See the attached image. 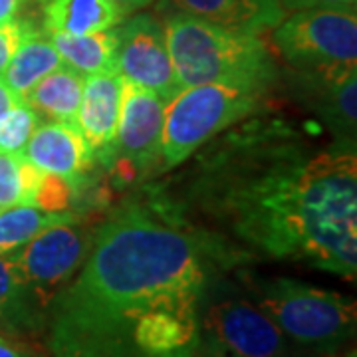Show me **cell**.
<instances>
[{
  "mask_svg": "<svg viewBox=\"0 0 357 357\" xmlns=\"http://www.w3.org/2000/svg\"><path fill=\"white\" fill-rule=\"evenodd\" d=\"M165 208L215 260L266 256L356 280V147L318 149L284 121H252L201 155Z\"/></svg>",
  "mask_w": 357,
  "mask_h": 357,
  "instance_id": "6da1fadb",
  "label": "cell"
},
{
  "mask_svg": "<svg viewBox=\"0 0 357 357\" xmlns=\"http://www.w3.org/2000/svg\"><path fill=\"white\" fill-rule=\"evenodd\" d=\"M213 262L165 206L115 211L93 230L84 266L52 302L50 354L195 357Z\"/></svg>",
  "mask_w": 357,
  "mask_h": 357,
  "instance_id": "7a4b0ae2",
  "label": "cell"
},
{
  "mask_svg": "<svg viewBox=\"0 0 357 357\" xmlns=\"http://www.w3.org/2000/svg\"><path fill=\"white\" fill-rule=\"evenodd\" d=\"M276 77H232L183 88L167 102L161 169L185 163L204 143L252 115Z\"/></svg>",
  "mask_w": 357,
  "mask_h": 357,
  "instance_id": "3957f363",
  "label": "cell"
},
{
  "mask_svg": "<svg viewBox=\"0 0 357 357\" xmlns=\"http://www.w3.org/2000/svg\"><path fill=\"white\" fill-rule=\"evenodd\" d=\"M163 28L181 89L232 77L278 74L258 34L230 30L183 13L169 14Z\"/></svg>",
  "mask_w": 357,
  "mask_h": 357,
  "instance_id": "277c9868",
  "label": "cell"
},
{
  "mask_svg": "<svg viewBox=\"0 0 357 357\" xmlns=\"http://www.w3.org/2000/svg\"><path fill=\"white\" fill-rule=\"evenodd\" d=\"M248 298L286 340L319 354H333L356 333L354 298L294 278H248Z\"/></svg>",
  "mask_w": 357,
  "mask_h": 357,
  "instance_id": "5b68a950",
  "label": "cell"
},
{
  "mask_svg": "<svg viewBox=\"0 0 357 357\" xmlns=\"http://www.w3.org/2000/svg\"><path fill=\"white\" fill-rule=\"evenodd\" d=\"M274 44L292 70L357 66V8H304L274 26Z\"/></svg>",
  "mask_w": 357,
  "mask_h": 357,
  "instance_id": "8992f818",
  "label": "cell"
},
{
  "mask_svg": "<svg viewBox=\"0 0 357 357\" xmlns=\"http://www.w3.org/2000/svg\"><path fill=\"white\" fill-rule=\"evenodd\" d=\"M201 347L211 357H286L288 342L250 298L206 290L201 310Z\"/></svg>",
  "mask_w": 357,
  "mask_h": 357,
  "instance_id": "52a82bcc",
  "label": "cell"
},
{
  "mask_svg": "<svg viewBox=\"0 0 357 357\" xmlns=\"http://www.w3.org/2000/svg\"><path fill=\"white\" fill-rule=\"evenodd\" d=\"M93 244V230L77 220L54 225L22 248L10 252L16 270L40 306L50 312L52 302L76 278Z\"/></svg>",
  "mask_w": 357,
  "mask_h": 357,
  "instance_id": "ba28073f",
  "label": "cell"
},
{
  "mask_svg": "<svg viewBox=\"0 0 357 357\" xmlns=\"http://www.w3.org/2000/svg\"><path fill=\"white\" fill-rule=\"evenodd\" d=\"M115 72L126 82L147 88L167 102L175 98L181 86L167 48L165 28L151 14H135L117 26Z\"/></svg>",
  "mask_w": 357,
  "mask_h": 357,
  "instance_id": "9c48e42d",
  "label": "cell"
},
{
  "mask_svg": "<svg viewBox=\"0 0 357 357\" xmlns=\"http://www.w3.org/2000/svg\"><path fill=\"white\" fill-rule=\"evenodd\" d=\"M296 93L332 133L333 143L356 147L357 66L294 70Z\"/></svg>",
  "mask_w": 357,
  "mask_h": 357,
  "instance_id": "30bf717a",
  "label": "cell"
},
{
  "mask_svg": "<svg viewBox=\"0 0 357 357\" xmlns=\"http://www.w3.org/2000/svg\"><path fill=\"white\" fill-rule=\"evenodd\" d=\"M165 112V98L123 79L114 163L121 159L141 173L161 163Z\"/></svg>",
  "mask_w": 357,
  "mask_h": 357,
  "instance_id": "8fae6325",
  "label": "cell"
},
{
  "mask_svg": "<svg viewBox=\"0 0 357 357\" xmlns=\"http://www.w3.org/2000/svg\"><path fill=\"white\" fill-rule=\"evenodd\" d=\"M121 89L123 77L117 72L86 76L77 107V129L89 145L93 159L103 165H112L115 159Z\"/></svg>",
  "mask_w": 357,
  "mask_h": 357,
  "instance_id": "7c38bea8",
  "label": "cell"
},
{
  "mask_svg": "<svg viewBox=\"0 0 357 357\" xmlns=\"http://www.w3.org/2000/svg\"><path fill=\"white\" fill-rule=\"evenodd\" d=\"M22 157L42 173L62 177L72 185L79 183L82 175L96 163L77 126L62 121H42L26 143Z\"/></svg>",
  "mask_w": 357,
  "mask_h": 357,
  "instance_id": "4fadbf2b",
  "label": "cell"
},
{
  "mask_svg": "<svg viewBox=\"0 0 357 357\" xmlns=\"http://www.w3.org/2000/svg\"><path fill=\"white\" fill-rule=\"evenodd\" d=\"M171 13H183L230 30L258 34L286 16L278 0H161Z\"/></svg>",
  "mask_w": 357,
  "mask_h": 357,
  "instance_id": "5bb4252c",
  "label": "cell"
},
{
  "mask_svg": "<svg viewBox=\"0 0 357 357\" xmlns=\"http://www.w3.org/2000/svg\"><path fill=\"white\" fill-rule=\"evenodd\" d=\"M46 34L84 36L119 26L128 14L112 0H38Z\"/></svg>",
  "mask_w": 357,
  "mask_h": 357,
  "instance_id": "9a60e30c",
  "label": "cell"
},
{
  "mask_svg": "<svg viewBox=\"0 0 357 357\" xmlns=\"http://www.w3.org/2000/svg\"><path fill=\"white\" fill-rule=\"evenodd\" d=\"M48 310L26 288L13 256L0 255V330L13 335H32L46 330Z\"/></svg>",
  "mask_w": 357,
  "mask_h": 357,
  "instance_id": "2e32d148",
  "label": "cell"
},
{
  "mask_svg": "<svg viewBox=\"0 0 357 357\" xmlns=\"http://www.w3.org/2000/svg\"><path fill=\"white\" fill-rule=\"evenodd\" d=\"M62 66L64 62L56 46L52 44L50 36L32 24L24 38L20 40L18 48L0 77L22 100L42 77H46Z\"/></svg>",
  "mask_w": 357,
  "mask_h": 357,
  "instance_id": "e0dca14e",
  "label": "cell"
},
{
  "mask_svg": "<svg viewBox=\"0 0 357 357\" xmlns=\"http://www.w3.org/2000/svg\"><path fill=\"white\" fill-rule=\"evenodd\" d=\"M84 82L86 76L77 74L76 70L68 66H62L46 77H42L22 98V102L28 103L40 117L77 126L76 117Z\"/></svg>",
  "mask_w": 357,
  "mask_h": 357,
  "instance_id": "ac0fdd59",
  "label": "cell"
},
{
  "mask_svg": "<svg viewBox=\"0 0 357 357\" xmlns=\"http://www.w3.org/2000/svg\"><path fill=\"white\" fill-rule=\"evenodd\" d=\"M48 36L56 46L64 66L76 70L77 74L91 76V74L115 72L117 44H119L117 26L84 36H64V34H48Z\"/></svg>",
  "mask_w": 357,
  "mask_h": 357,
  "instance_id": "d6986e66",
  "label": "cell"
},
{
  "mask_svg": "<svg viewBox=\"0 0 357 357\" xmlns=\"http://www.w3.org/2000/svg\"><path fill=\"white\" fill-rule=\"evenodd\" d=\"M72 220H77V217L70 211H44L36 204H13L0 208V255H10L40 232Z\"/></svg>",
  "mask_w": 357,
  "mask_h": 357,
  "instance_id": "ffe728a7",
  "label": "cell"
},
{
  "mask_svg": "<svg viewBox=\"0 0 357 357\" xmlns=\"http://www.w3.org/2000/svg\"><path fill=\"white\" fill-rule=\"evenodd\" d=\"M42 175L22 155L0 151V208L34 203Z\"/></svg>",
  "mask_w": 357,
  "mask_h": 357,
  "instance_id": "44dd1931",
  "label": "cell"
},
{
  "mask_svg": "<svg viewBox=\"0 0 357 357\" xmlns=\"http://www.w3.org/2000/svg\"><path fill=\"white\" fill-rule=\"evenodd\" d=\"M40 117L26 102H18L4 115H0V151L10 155H22L28 139L36 131Z\"/></svg>",
  "mask_w": 357,
  "mask_h": 357,
  "instance_id": "7402d4cb",
  "label": "cell"
},
{
  "mask_svg": "<svg viewBox=\"0 0 357 357\" xmlns=\"http://www.w3.org/2000/svg\"><path fill=\"white\" fill-rule=\"evenodd\" d=\"M30 26H32V22L22 20V18H14L6 24H0V76L6 70L13 54L18 48L20 40L24 38Z\"/></svg>",
  "mask_w": 357,
  "mask_h": 357,
  "instance_id": "603a6c76",
  "label": "cell"
},
{
  "mask_svg": "<svg viewBox=\"0 0 357 357\" xmlns=\"http://www.w3.org/2000/svg\"><path fill=\"white\" fill-rule=\"evenodd\" d=\"M284 13L304 8H357V0H278Z\"/></svg>",
  "mask_w": 357,
  "mask_h": 357,
  "instance_id": "cb8c5ba5",
  "label": "cell"
},
{
  "mask_svg": "<svg viewBox=\"0 0 357 357\" xmlns=\"http://www.w3.org/2000/svg\"><path fill=\"white\" fill-rule=\"evenodd\" d=\"M24 4L26 0H0V24H6L14 18H18Z\"/></svg>",
  "mask_w": 357,
  "mask_h": 357,
  "instance_id": "d4e9b609",
  "label": "cell"
},
{
  "mask_svg": "<svg viewBox=\"0 0 357 357\" xmlns=\"http://www.w3.org/2000/svg\"><path fill=\"white\" fill-rule=\"evenodd\" d=\"M0 357H34L30 351H26L22 345L14 344L8 337L0 333Z\"/></svg>",
  "mask_w": 357,
  "mask_h": 357,
  "instance_id": "484cf974",
  "label": "cell"
},
{
  "mask_svg": "<svg viewBox=\"0 0 357 357\" xmlns=\"http://www.w3.org/2000/svg\"><path fill=\"white\" fill-rule=\"evenodd\" d=\"M18 102H22L16 93H14L13 89L8 88L6 84H4V79L0 77V115H4L13 105H16Z\"/></svg>",
  "mask_w": 357,
  "mask_h": 357,
  "instance_id": "4316f807",
  "label": "cell"
},
{
  "mask_svg": "<svg viewBox=\"0 0 357 357\" xmlns=\"http://www.w3.org/2000/svg\"><path fill=\"white\" fill-rule=\"evenodd\" d=\"M112 2H115L123 13L128 14H133L137 13V10H141V8H145V6H149L153 0H112Z\"/></svg>",
  "mask_w": 357,
  "mask_h": 357,
  "instance_id": "83f0119b",
  "label": "cell"
}]
</instances>
